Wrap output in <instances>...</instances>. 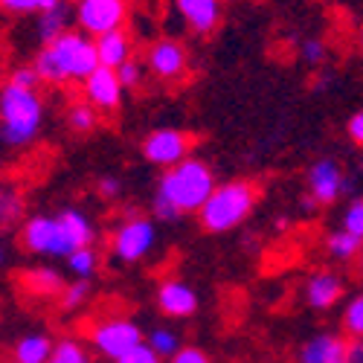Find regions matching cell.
<instances>
[{
  "label": "cell",
  "mask_w": 363,
  "mask_h": 363,
  "mask_svg": "<svg viewBox=\"0 0 363 363\" xmlns=\"http://www.w3.org/2000/svg\"><path fill=\"white\" fill-rule=\"evenodd\" d=\"M99 67L96 55V41L84 33H67L47 44L33 62V70L38 73L41 82L50 84H67V82H82Z\"/></svg>",
  "instance_id": "6da1fadb"
},
{
  "label": "cell",
  "mask_w": 363,
  "mask_h": 363,
  "mask_svg": "<svg viewBox=\"0 0 363 363\" xmlns=\"http://www.w3.org/2000/svg\"><path fill=\"white\" fill-rule=\"evenodd\" d=\"M44 123V102L38 90L6 82L0 87V140L12 148L33 143Z\"/></svg>",
  "instance_id": "7a4b0ae2"
},
{
  "label": "cell",
  "mask_w": 363,
  "mask_h": 363,
  "mask_svg": "<svg viewBox=\"0 0 363 363\" xmlns=\"http://www.w3.org/2000/svg\"><path fill=\"white\" fill-rule=\"evenodd\" d=\"M213 192H216V174L198 157H186L184 163L166 169L157 186V195L169 201L180 216L201 213Z\"/></svg>",
  "instance_id": "3957f363"
},
{
  "label": "cell",
  "mask_w": 363,
  "mask_h": 363,
  "mask_svg": "<svg viewBox=\"0 0 363 363\" xmlns=\"http://www.w3.org/2000/svg\"><path fill=\"white\" fill-rule=\"evenodd\" d=\"M256 201H259V189L250 180H230V184H221V186H216V192L209 195V201L198 213L201 227L206 233H227L253 213Z\"/></svg>",
  "instance_id": "277c9868"
},
{
  "label": "cell",
  "mask_w": 363,
  "mask_h": 363,
  "mask_svg": "<svg viewBox=\"0 0 363 363\" xmlns=\"http://www.w3.org/2000/svg\"><path fill=\"white\" fill-rule=\"evenodd\" d=\"M87 343L99 357L108 360H123L131 349H137L143 340V331L128 317H102L87 325Z\"/></svg>",
  "instance_id": "5b68a950"
},
{
  "label": "cell",
  "mask_w": 363,
  "mask_h": 363,
  "mask_svg": "<svg viewBox=\"0 0 363 363\" xmlns=\"http://www.w3.org/2000/svg\"><path fill=\"white\" fill-rule=\"evenodd\" d=\"M155 238H157V230H155V221L148 216H137V213H128V218L119 224L111 235V253L125 262V264H134L140 259H145L155 247Z\"/></svg>",
  "instance_id": "8992f818"
},
{
  "label": "cell",
  "mask_w": 363,
  "mask_h": 363,
  "mask_svg": "<svg viewBox=\"0 0 363 363\" xmlns=\"http://www.w3.org/2000/svg\"><path fill=\"white\" fill-rule=\"evenodd\" d=\"M125 18H128L125 0H79L76 4L79 29L90 38H102L108 33L123 29Z\"/></svg>",
  "instance_id": "52a82bcc"
},
{
  "label": "cell",
  "mask_w": 363,
  "mask_h": 363,
  "mask_svg": "<svg viewBox=\"0 0 363 363\" xmlns=\"http://www.w3.org/2000/svg\"><path fill=\"white\" fill-rule=\"evenodd\" d=\"M82 247H94V224L79 209H65L55 216V238L50 256H73Z\"/></svg>",
  "instance_id": "ba28073f"
},
{
  "label": "cell",
  "mask_w": 363,
  "mask_h": 363,
  "mask_svg": "<svg viewBox=\"0 0 363 363\" xmlns=\"http://www.w3.org/2000/svg\"><path fill=\"white\" fill-rule=\"evenodd\" d=\"M189 148H192V137L186 131H177V128H160V131H151L143 140V157L155 166L172 169L177 163H184L189 157Z\"/></svg>",
  "instance_id": "9c48e42d"
},
{
  "label": "cell",
  "mask_w": 363,
  "mask_h": 363,
  "mask_svg": "<svg viewBox=\"0 0 363 363\" xmlns=\"http://www.w3.org/2000/svg\"><path fill=\"white\" fill-rule=\"evenodd\" d=\"M145 67L151 70V76H157L160 82H180L189 70V58L184 44H177L172 38L155 41L145 52Z\"/></svg>",
  "instance_id": "30bf717a"
},
{
  "label": "cell",
  "mask_w": 363,
  "mask_h": 363,
  "mask_svg": "<svg viewBox=\"0 0 363 363\" xmlns=\"http://www.w3.org/2000/svg\"><path fill=\"white\" fill-rule=\"evenodd\" d=\"M84 99L94 105L96 111L102 113H113L119 105H123V82H119L116 70H108V67H96L84 79Z\"/></svg>",
  "instance_id": "8fae6325"
},
{
  "label": "cell",
  "mask_w": 363,
  "mask_h": 363,
  "mask_svg": "<svg viewBox=\"0 0 363 363\" xmlns=\"http://www.w3.org/2000/svg\"><path fill=\"white\" fill-rule=\"evenodd\" d=\"M308 195L320 203V206H328L335 203L340 195H343V184H346V174L343 169L335 163V160H317L311 163L308 169Z\"/></svg>",
  "instance_id": "7c38bea8"
},
{
  "label": "cell",
  "mask_w": 363,
  "mask_h": 363,
  "mask_svg": "<svg viewBox=\"0 0 363 363\" xmlns=\"http://www.w3.org/2000/svg\"><path fill=\"white\" fill-rule=\"evenodd\" d=\"M343 291H346V282L340 274H335V270H317L302 285V299L314 311H328L340 302Z\"/></svg>",
  "instance_id": "4fadbf2b"
},
{
  "label": "cell",
  "mask_w": 363,
  "mask_h": 363,
  "mask_svg": "<svg viewBox=\"0 0 363 363\" xmlns=\"http://www.w3.org/2000/svg\"><path fill=\"white\" fill-rule=\"evenodd\" d=\"M349 340L335 331H320L311 340H306L296 352V363H346Z\"/></svg>",
  "instance_id": "5bb4252c"
},
{
  "label": "cell",
  "mask_w": 363,
  "mask_h": 363,
  "mask_svg": "<svg viewBox=\"0 0 363 363\" xmlns=\"http://www.w3.org/2000/svg\"><path fill=\"white\" fill-rule=\"evenodd\" d=\"M157 306L166 317H192L198 311V294L184 279H163L157 288Z\"/></svg>",
  "instance_id": "9a60e30c"
},
{
  "label": "cell",
  "mask_w": 363,
  "mask_h": 363,
  "mask_svg": "<svg viewBox=\"0 0 363 363\" xmlns=\"http://www.w3.org/2000/svg\"><path fill=\"white\" fill-rule=\"evenodd\" d=\"M174 9L195 35L216 33L221 23V0H174Z\"/></svg>",
  "instance_id": "2e32d148"
},
{
  "label": "cell",
  "mask_w": 363,
  "mask_h": 363,
  "mask_svg": "<svg viewBox=\"0 0 363 363\" xmlns=\"http://www.w3.org/2000/svg\"><path fill=\"white\" fill-rule=\"evenodd\" d=\"M52 238H55V218L52 216H33L23 221L21 230V241L29 253H41L50 256L52 253Z\"/></svg>",
  "instance_id": "e0dca14e"
},
{
  "label": "cell",
  "mask_w": 363,
  "mask_h": 363,
  "mask_svg": "<svg viewBox=\"0 0 363 363\" xmlns=\"http://www.w3.org/2000/svg\"><path fill=\"white\" fill-rule=\"evenodd\" d=\"M96 41V55H99V67H108V70H119L128 58H131V38L123 29L116 33H108L102 38H94Z\"/></svg>",
  "instance_id": "ac0fdd59"
},
{
  "label": "cell",
  "mask_w": 363,
  "mask_h": 363,
  "mask_svg": "<svg viewBox=\"0 0 363 363\" xmlns=\"http://www.w3.org/2000/svg\"><path fill=\"white\" fill-rule=\"evenodd\" d=\"M21 282V291L29 294V296H38V299H47V296H58L62 294V274L52 267H33V270H23L18 277Z\"/></svg>",
  "instance_id": "d6986e66"
},
{
  "label": "cell",
  "mask_w": 363,
  "mask_h": 363,
  "mask_svg": "<svg viewBox=\"0 0 363 363\" xmlns=\"http://www.w3.org/2000/svg\"><path fill=\"white\" fill-rule=\"evenodd\" d=\"M55 343L44 335V331H33V335H23L15 346H12V360L18 363H47L52 357Z\"/></svg>",
  "instance_id": "ffe728a7"
},
{
  "label": "cell",
  "mask_w": 363,
  "mask_h": 363,
  "mask_svg": "<svg viewBox=\"0 0 363 363\" xmlns=\"http://www.w3.org/2000/svg\"><path fill=\"white\" fill-rule=\"evenodd\" d=\"M67 23H70V9L65 4H58L55 9L38 15V38L47 44H52L55 38H62L67 33Z\"/></svg>",
  "instance_id": "44dd1931"
},
{
  "label": "cell",
  "mask_w": 363,
  "mask_h": 363,
  "mask_svg": "<svg viewBox=\"0 0 363 363\" xmlns=\"http://www.w3.org/2000/svg\"><path fill=\"white\" fill-rule=\"evenodd\" d=\"M360 247H363V241L354 238V235H349L346 230H335V233H328V235H325V253H328V256H335V259H340V262H352V259H357Z\"/></svg>",
  "instance_id": "7402d4cb"
},
{
  "label": "cell",
  "mask_w": 363,
  "mask_h": 363,
  "mask_svg": "<svg viewBox=\"0 0 363 363\" xmlns=\"http://www.w3.org/2000/svg\"><path fill=\"white\" fill-rule=\"evenodd\" d=\"M47 363H94V357H90V349L76 340V337H65L58 340L55 349H52V357Z\"/></svg>",
  "instance_id": "603a6c76"
},
{
  "label": "cell",
  "mask_w": 363,
  "mask_h": 363,
  "mask_svg": "<svg viewBox=\"0 0 363 363\" xmlns=\"http://www.w3.org/2000/svg\"><path fill=\"white\" fill-rule=\"evenodd\" d=\"M67 125L73 134H90L99 125V111L90 102H76L67 111Z\"/></svg>",
  "instance_id": "cb8c5ba5"
},
{
  "label": "cell",
  "mask_w": 363,
  "mask_h": 363,
  "mask_svg": "<svg viewBox=\"0 0 363 363\" xmlns=\"http://www.w3.org/2000/svg\"><path fill=\"white\" fill-rule=\"evenodd\" d=\"M340 323L346 331V340H363V294H354L346 302Z\"/></svg>",
  "instance_id": "d4e9b609"
},
{
  "label": "cell",
  "mask_w": 363,
  "mask_h": 363,
  "mask_svg": "<svg viewBox=\"0 0 363 363\" xmlns=\"http://www.w3.org/2000/svg\"><path fill=\"white\" fill-rule=\"evenodd\" d=\"M145 346L155 352L157 357H174L177 354V349H180V340H177V335L174 331H169V328H155L148 335V340H145Z\"/></svg>",
  "instance_id": "484cf974"
},
{
  "label": "cell",
  "mask_w": 363,
  "mask_h": 363,
  "mask_svg": "<svg viewBox=\"0 0 363 363\" xmlns=\"http://www.w3.org/2000/svg\"><path fill=\"white\" fill-rule=\"evenodd\" d=\"M58 4L62 0H0V9L12 15H44Z\"/></svg>",
  "instance_id": "4316f807"
},
{
  "label": "cell",
  "mask_w": 363,
  "mask_h": 363,
  "mask_svg": "<svg viewBox=\"0 0 363 363\" xmlns=\"http://www.w3.org/2000/svg\"><path fill=\"white\" fill-rule=\"evenodd\" d=\"M96 264H99V256H96L94 247H82L73 256H67V267L73 270L79 279H90V277H94L96 274Z\"/></svg>",
  "instance_id": "83f0119b"
},
{
  "label": "cell",
  "mask_w": 363,
  "mask_h": 363,
  "mask_svg": "<svg viewBox=\"0 0 363 363\" xmlns=\"http://www.w3.org/2000/svg\"><path fill=\"white\" fill-rule=\"evenodd\" d=\"M90 296V282L87 279H76L73 285H65L62 294H58V302H62L65 311H76L79 306H84V299Z\"/></svg>",
  "instance_id": "f1b7e54d"
},
{
  "label": "cell",
  "mask_w": 363,
  "mask_h": 363,
  "mask_svg": "<svg viewBox=\"0 0 363 363\" xmlns=\"http://www.w3.org/2000/svg\"><path fill=\"white\" fill-rule=\"evenodd\" d=\"M23 218V201L15 192H0V224L12 227Z\"/></svg>",
  "instance_id": "f546056e"
},
{
  "label": "cell",
  "mask_w": 363,
  "mask_h": 363,
  "mask_svg": "<svg viewBox=\"0 0 363 363\" xmlns=\"http://www.w3.org/2000/svg\"><path fill=\"white\" fill-rule=\"evenodd\" d=\"M340 230H346L349 235H354V238L363 241V201H352V203L346 206L343 227H340Z\"/></svg>",
  "instance_id": "4dcf8cb0"
},
{
  "label": "cell",
  "mask_w": 363,
  "mask_h": 363,
  "mask_svg": "<svg viewBox=\"0 0 363 363\" xmlns=\"http://www.w3.org/2000/svg\"><path fill=\"white\" fill-rule=\"evenodd\" d=\"M116 76H119V82H123V87H125V90H137V87L143 84L145 67L137 62V58H128V62L116 70Z\"/></svg>",
  "instance_id": "1f68e13d"
},
{
  "label": "cell",
  "mask_w": 363,
  "mask_h": 363,
  "mask_svg": "<svg viewBox=\"0 0 363 363\" xmlns=\"http://www.w3.org/2000/svg\"><path fill=\"white\" fill-rule=\"evenodd\" d=\"M299 55H302V62H306V65L317 67V65L325 62V44H323L320 38H308V41H302Z\"/></svg>",
  "instance_id": "d6a6232c"
},
{
  "label": "cell",
  "mask_w": 363,
  "mask_h": 363,
  "mask_svg": "<svg viewBox=\"0 0 363 363\" xmlns=\"http://www.w3.org/2000/svg\"><path fill=\"white\" fill-rule=\"evenodd\" d=\"M172 363H213V360H209V354L198 346H180L177 354L172 357Z\"/></svg>",
  "instance_id": "836d02e7"
},
{
  "label": "cell",
  "mask_w": 363,
  "mask_h": 363,
  "mask_svg": "<svg viewBox=\"0 0 363 363\" xmlns=\"http://www.w3.org/2000/svg\"><path fill=\"white\" fill-rule=\"evenodd\" d=\"M116 363H163V357H157V354L151 352L145 343H140L137 349H131L123 360H116Z\"/></svg>",
  "instance_id": "e575fe53"
},
{
  "label": "cell",
  "mask_w": 363,
  "mask_h": 363,
  "mask_svg": "<svg viewBox=\"0 0 363 363\" xmlns=\"http://www.w3.org/2000/svg\"><path fill=\"white\" fill-rule=\"evenodd\" d=\"M9 82H12V84H18V87H29V90H35V84H38L41 79H38V73H35L33 67H18V70L9 76Z\"/></svg>",
  "instance_id": "d590c367"
},
{
  "label": "cell",
  "mask_w": 363,
  "mask_h": 363,
  "mask_svg": "<svg viewBox=\"0 0 363 363\" xmlns=\"http://www.w3.org/2000/svg\"><path fill=\"white\" fill-rule=\"evenodd\" d=\"M96 189H99L102 198L113 201V198H119V192H123V184H119V177H102L96 184Z\"/></svg>",
  "instance_id": "8d00e7d4"
},
{
  "label": "cell",
  "mask_w": 363,
  "mask_h": 363,
  "mask_svg": "<svg viewBox=\"0 0 363 363\" xmlns=\"http://www.w3.org/2000/svg\"><path fill=\"white\" fill-rule=\"evenodd\" d=\"M346 131H349V140H352V143L363 145V111L352 113V119H349V125H346Z\"/></svg>",
  "instance_id": "74e56055"
},
{
  "label": "cell",
  "mask_w": 363,
  "mask_h": 363,
  "mask_svg": "<svg viewBox=\"0 0 363 363\" xmlns=\"http://www.w3.org/2000/svg\"><path fill=\"white\" fill-rule=\"evenodd\" d=\"M346 363H363V340H349V346H346Z\"/></svg>",
  "instance_id": "f35d334b"
},
{
  "label": "cell",
  "mask_w": 363,
  "mask_h": 363,
  "mask_svg": "<svg viewBox=\"0 0 363 363\" xmlns=\"http://www.w3.org/2000/svg\"><path fill=\"white\" fill-rule=\"evenodd\" d=\"M354 262H357V264H354V267H357V277L363 279V247H360V253H357V259H354Z\"/></svg>",
  "instance_id": "ab89813d"
},
{
  "label": "cell",
  "mask_w": 363,
  "mask_h": 363,
  "mask_svg": "<svg viewBox=\"0 0 363 363\" xmlns=\"http://www.w3.org/2000/svg\"><path fill=\"white\" fill-rule=\"evenodd\" d=\"M357 44H360V50H363V29H360V33H357Z\"/></svg>",
  "instance_id": "60d3db41"
},
{
  "label": "cell",
  "mask_w": 363,
  "mask_h": 363,
  "mask_svg": "<svg viewBox=\"0 0 363 363\" xmlns=\"http://www.w3.org/2000/svg\"><path fill=\"white\" fill-rule=\"evenodd\" d=\"M0 262H4V250H0Z\"/></svg>",
  "instance_id": "b9f144b4"
},
{
  "label": "cell",
  "mask_w": 363,
  "mask_h": 363,
  "mask_svg": "<svg viewBox=\"0 0 363 363\" xmlns=\"http://www.w3.org/2000/svg\"><path fill=\"white\" fill-rule=\"evenodd\" d=\"M12 363H18V360H12Z\"/></svg>",
  "instance_id": "7bdbcfd3"
}]
</instances>
